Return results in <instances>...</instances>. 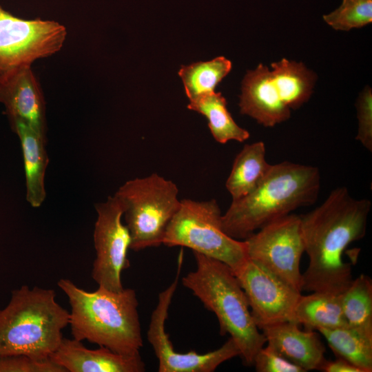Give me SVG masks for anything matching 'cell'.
<instances>
[{
  "instance_id": "1",
  "label": "cell",
  "mask_w": 372,
  "mask_h": 372,
  "mask_svg": "<svg viewBox=\"0 0 372 372\" xmlns=\"http://www.w3.org/2000/svg\"><path fill=\"white\" fill-rule=\"evenodd\" d=\"M371 207L369 199L355 198L346 187H339L318 207L300 216L309 258L302 291L342 294L347 289L352 269L342 256L350 244L364 237Z\"/></svg>"
},
{
  "instance_id": "2",
  "label": "cell",
  "mask_w": 372,
  "mask_h": 372,
  "mask_svg": "<svg viewBox=\"0 0 372 372\" xmlns=\"http://www.w3.org/2000/svg\"><path fill=\"white\" fill-rule=\"evenodd\" d=\"M57 285L71 307L69 325L74 339L121 354L140 353L143 341L138 301L133 289L113 291L99 287L87 291L66 278L60 279Z\"/></svg>"
},
{
  "instance_id": "3",
  "label": "cell",
  "mask_w": 372,
  "mask_h": 372,
  "mask_svg": "<svg viewBox=\"0 0 372 372\" xmlns=\"http://www.w3.org/2000/svg\"><path fill=\"white\" fill-rule=\"evenodd\" d=\"M320 189L318 168L289 161L271 165L253 191L232 200L222 216L223 229L231 238L244 240L265 225L314 203Z\"/></svg>"
},
{
  "instance_id": "4",
  "label": "cell",
  "mask_w": 372,
  "mask_h": 372,
  "mask_svg": "<svg viewBox=\"0 0 372 372\" xmlns=\"http://www.w3.org/2000/svg\"><path fill=\"white\" fill-rule=\"evenodd\" d=\"M54 289L28 285L13 290L0 309V355L47 359L59 346L70 313Z\"/></svg>"
},
{
  "instance_id": "5",
  "label": "cell",
  "mask_w": 372,
  "mask_h": 372,
  "mask_svg": "<svg viewBox=\"0 0 372 372\" xmlns=\"http://www.w3.org/2000/svg\"><path fill=\"white\" fill-rule=\"evenodd\" d=\"M193 254L196 267L183 277V285L216 315L220 333L229 334L237 344L244 363L252 366L256 355L267 342L254 321L236 276L223 262Z\"/></svg>"
},
{
  "instance_id": "6",
  "label": "cell",
  "mask_w": 372,
  "mask_h": 372,
  "mask_svg": "<svg viewBox=\"0 0 372 372\" xmlns=\"http://www.w3.org/2000/svg\"><path fill=\"white\" fill-rule=\"evenodd\" d=\"M260 63L248 70L242 81L240 112L265 127L288 120L311 97L317 79L303 63L282 59L271 64Z\"/></svg>"
},
{
  "instance_id": "7",
  "label": "cell",
  "mask_w": 372,
  "mask_h": 372,
  "mask_svg": "<svg viewBox=\"0 0 372 372\" xmlns=\"http://www.w3.org/2000/svg\"><path fill=\"white\" fill-rule=\"evenodd\" d=\"M222 213L216 200L183 199L169 223L163 244L184 247L227 265L235 274L248 260L245 240L229 236L223 230Z\"/></svg>"
},
{
  "instance_id": "8",
  "label": "cell",
  "mask_w": 372,
  "mask_h": 372,
  "mask_svg": "<svg viewBox=\"0 0 372 372\" xmlns=\"http://www.w3.org/2000/svg\"><path fill=\"white\" fill-rule=\"evenodd\" d=\"M178 189L170 180L152 174L125 182L114 194L124 206L123 217L138 251L163 244L166 228L180 205Z\"/></svg>"
},
{
  "instance_id": "9",
  "label": "cell",
  "mask_w": 372,
  "mask_h": 372,
  "mask_svg": "<svg viewBox=\"0 0 372 372\" xmlns=\"http://www.w3.org/2000/svg\"><path fill=\"white\" fill-rule=\"evenodd\" d=\"M244 240L248 259L302 291L300 265L304 247L300 216L289 214L278 218Z\"/></svg>"
},
{
  "instance_id": "10",
  "label": "cell",
  "mask_w": 372,
  "mask_h": 372,
  "mask_svg": "<svg viewBox=\"0 0 372 372\" xmlns=\"http://www.w3.org/2000/svg\"><path fill=\"white\" fill-rule=\"evenodd\" d=\"M66 36L65 28L56 21L21 19L0 6V79L17 68L58 52Z\"/></svg>"
},
{
  "instance_id": "11",
  "label": "cell",
  "mask_w": 372,
  "mask_h": 372,
  "mask_svg": "<svg viewBox=\"0 0 372 372\" xmlns=\"http://www.w3.org/2000/svg\"><path fill=\"white\" fill-rule=\"evenodd\" d=\"M182 262L180 254L174 280L158 294L147 338L158 359L159 372H213L225 361L240 355V350L231 338L229 337L220 347L204 354L194 351L183 353L175 351L165 331V322L177 288Z\"/></svg>"
},
{
  "instance_id": "12",
  "label": "cell",
  "mask_w": 372,
  "mask_h": 372,
  "mask_svg": "<svg viewBox=\"0 0 372 372\" xmlns=\"http://www.w3.org/2000/svg\"><path fill=\"white\" fill-rule=\"evenodd\" d=\"M95 209L97 218L93 238L96 257L92 277L99 287L120 291L124 288L121 273L130 267L127 251L131 244L130 232L122 221L124 206L114 194L96 204Z\"/></svg>"
},
{
  "instance_id": "13",
  "label": "cell",
  "mask_w": 372,
  "mask_h": 372,
  "mask_svg": "<svg viewBox=\"0 0 372 372\" xmlns=\"http://www.w3.org/2000/svg\"><path fill=\"white\" fill-rule=\"evenodd\" d=\"M235 276L259 329L280 322H293L301 292L249 259Z\"/></svg>"
},
{
  "instance_id": "14",
  "label": "cell",
  "mask_w": 372,
  "mask_h": 372,
  "mask_svg": "<svg viewBox=\"0 0 372 372\" xmlns=\"http://www.w3.org/2000/svg\"><path fill=\"white\" fill-rule=\"evenodd\" d=\"M0 102L10 121L22 120L47 138L44 97L31 65H23L0 79Z\"/></svg>"
},
{
  "instance_id": "15",
  "label": "cell",
  "mask_w": 372,
  "mask_h": 372,
  "mask_svg": "<svg viewBox=\"0 0 372 372\" xmlns=\"http://www.w3.org/2000/svg\"><path fill=\"white\" fill-rule=\"evenodd\" d=\"M65 372H143L145 364L140 353L125 355L105 347L90 349L82 341L63 338L49 358Z\"/></svg>"
},
{
  "instance_id": "16",
  "label": "cell",
  "mask_w": 372,
  "mask_h": 372,
  "mask_svg": "<svg viewBox=\"0 0 372 372\" xmlns=\"http://www.w3.org/2000/svg\"><path fill=\"white\" fill-rule=\"evenodd\" d=\"M267 344L304 371L320 370L325 348L313 330H302L295 322L277 323L261 329Z\"/></svg>"
},
{
  "instance_id": "17",
  "label": "cell",
  "mask_w": 372,
  "mask_h": 372,
  "mask_svg": "<svg viewBox=\"0 0 372 372\" xmlns=\"http://www.w3.org/2000/svg\"><path fill=\"white\" fill-rule=\"evenodd\" d=\"M13 131L20 140L25 169L26 200L33 207L43 203L46 192L45 175L48 165L45 145L47 138L20 119L10 121Z\"/></svg>"
},
{
  "instance_id": "18",
  "label": "cell",
  "mask_w": 372,
  "mask_h": 372,
  "mask_svg": "<svg viewBox=\"0 0 372 372\" xmlns=\"http://www.w3.org/2000/svg\"><path fill=\"white\" fill-rule=\"evenodd\" d=\"M271 164L266 160L265 145L257 141L245 145L236 156L225 187L232 200L253 191L269 172Z\"/></svg>"
},
{
  "instance_id": "19",
  "label": "cell",
  "mask_w": 372,
  "mask_h": 372,
  "mask_svg": "<svg viewBox=\"0 0 372 372\" xmlns=\"http://www.w3.org/2000/svg\"><path fill=\"white\" fill-rule=\"evenodd\" d=\"M293 322L307 330L345 327L342 294L313 291L300 296L294 311Z\"/></svg>"
},
{
  "instance_id": "20",
  "label": "cell",
  "mask_w": 372,
  "mask_h": 372,
  "mask_svg": "<svg viewBox=\"0 0 372 372\" xmlns=\"http://www.w3.org/2000/svg\"><path fill=\"white\" fill-rule=\"evenodd\" d=\"M187 108L205 116L214 138L219 143L229 141L243 142L249 132L240 127L227 108V101L220 92H212L189 100Z\"/></svg>"
},
{
  "instance_id": "21",
  "label": "cell",
  "mask_w": 372,
  "mask_h": 372,
  "mask_svg": "<svg viewBox=\"0 0 372 372\" xmlns=\"http://www.w3.org/2000/svg\"><path fill=\"white\" fill-rule=\"evenodd\" d=\"M342 307L347 325L372 339V280L361 274L342 293Z\"/></svg>"
},
{
  "instance_id": "22",
  "label": "cell",
  "mask_w": 372,
  "mask_h": 372,
  "mask_svg": "<svg viewBox=\"0 0 372 372\" xmlns=\"http://www.w3.org/2000/svg\"><path fill=\"white\" fill-rule=\"evenodd\" d=\"M337 358H342L360 368L364 372L372 371V339L366 338L347 326L321 329Z\"/></svg>"
},
{
  "instance_id": "23",
  "label": "cell",
  "mask_w": 372,
  "mask_h": 372,
  "mask_svg": "<svg viewBox=\"0 0 372 372\" xmlns=\"http://www.w3.org/2000/svg\"><path fill=\"white\" fill-rule=\"evenodd\" d=\"M231 67V62L224 56L182 65L178 74L189 99L214 92L216 85L229 74Z\"/></svg>"
},
{
  "instance_id": "24",
  "label": "cell",
  "mask_w": 372,
  "mask_h": 372,
  "mask_svg": "<svg viewBox=\"0 0 372 372\" xmlns=\"http://www.w3.org/2000/svg\"><path fill=\"white\" fill-rule=\"evenodd\" d=\"M323 19L335 30L362 28L372 21V0H342L341 6L324 14Z\"/></svg>"
},
{
  "instance_id": "25",
  "label": "cell",
  "mask_w": 372,
  "mask_h": 372,
  "mask_svg": "<svg viewBox=\"0 0 372 372\" xmlns=\"http://www.w3.org/2000/svg\"><path fill=\"white\" fill-rule=\"evenodd\" d=\"M0 372H65L50 358L37 359L26 355H0Z\"/></svg>"
},
{
  "instance_id": "26",
  "label": "cell",
  "mask_w": 372,
  "mask_h": 372,
  "mask_svg": "<svg viewBox=\"0 0 372 372\" xmlns=\"http://www.w3.org/2000/svg\"><path fill=\"white\" fill-rule=\"evenodd\" d=\"M358 121V133L355 136L368 151L372 152V92L366 86L358 97L356 103Z\"/></svg>"
},
{
  "instance_id": "27",
  "label": "cell",
  "mask_w": 372,
  "mask_h": 372,
  "mask_svg": "<svg viewBox=\"0 0 372 372\" xmlns=\"http://www.w3.org/2000/svg\"><path fill=\"white\" fill-rule=\"evenodd\" d=\"M253 366L258 372H305L268 344L257 353Z\"/></svg>"
},
{
  "instance_id": "28",
  "label": "cell",
  "mask_w": 372,
  "mask_h": 372,
  "mask_svg": "<svg viewBox=\"0 0 372 372\" xmlns=\"http://www.w3.org/2000/svg\"><path fill=\"white\" fill-rule=\"evenodd\" d=\"M320 371L324 372H364L360 368L340 358H337L335 360L326 359Z\"/></svg>"
}]
</instances>
